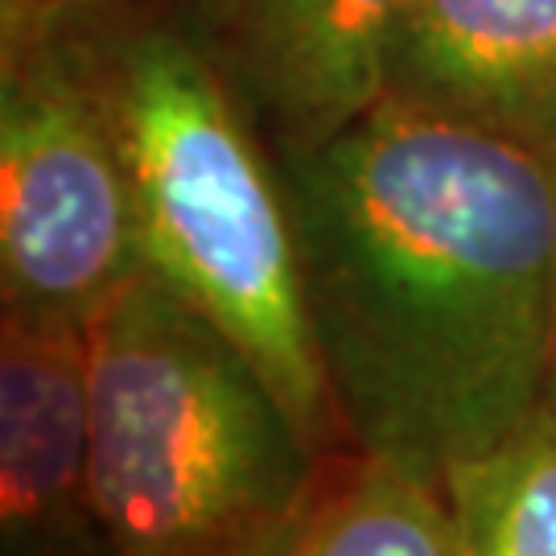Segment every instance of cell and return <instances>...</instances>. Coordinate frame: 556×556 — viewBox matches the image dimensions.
Listing matches in <instances>:
<instances>
[{
    "instance_id": "cell-8",
    "label": "cell",
    "mask_w": 556,
    "mask_h": 556,
    "mask_svg": "<svg viewBox=\"0 0 556 556\" xmlns=\"http://www.w3.org/2000/svg\"><path fill=\"white\" fill-rule=\"evenodd\" d=\"M277 556H457L454 511L445 486L358 454L321 478Z\"/></svg>"
},
{
    "instance_id": "cell-7",
    "label": "cell",
    "mask_w": 556,
    "mask_h": 556,
    "mask_svg": "<svg viewBox=\"0 0 556 556\" xmlns=\"http://www.w3.org/2000/svg\"><path fill=\"white\" fill-rule=\"evenodd\" d=\"M0 519L17 548L59 553L91 516V326L4 309L0 321Z\"/></svg>"
},
{
    "instance_id": "cell-10",
    "label": "cell",
    "mask_w": 556,
    "mask_h": 556,
    "mask_svg": "<svg viewBox=\"0 0 556 556\" xmlns=\"http://www.w3.org/2000/svg\"><path fill=\"white\" fill-rule=\"evenodd\" d=\"M548 408L556 413V355H553V371H548Z\"/></svg>"
},
{
    "instance_id": "cell-5",
    "label": "cell",
    "mask_w": 556,
    "mask_h": 556,
    "mask_svg": "<svg viewBox=\"0 0 556 556\" xmlns=\"http://www.w3.org/2000/svg\"><path fill=\"white\" fill-rule=\"evenodd\" d=\"M404 0H178L174 21L219 71L273 157H298L388 96Z\"/></svg>"
},
{
    "instance_id": "cell-6",
    "label": "cell",
    "mask_w": 556,
    "mask_h": 556,
    "mask_svg": "<svg viewBox=\"0 0 556 556\" xmlns=\"http://www.w3.org/2000/svg\"><path fill=\"white\" fill-rule=\"evenodd\" d=\"M383 100L556 165V0H404Z\"/></svg>"
},
{
    "instance_id": "cell-1",
    "label": "cell",
    "mask_w": 556,
    "mask_h": 556,
    "mask_svg": "<svg viewBox=\"0 0 556 556\" xmlns=\"http://www.w3.org/2000/svg\"><path fill=\"white\" fill-rule=\"evenodd\" d=\"M277 165L338 429L445 486L548 404L556 165L400 100Z\"/></svg>"
},
{
    "instance_id": "cell-2",
    "label": "cell",
    "mask_w": 556,
    "mask_h": 556,
    "mask_svg": "<svg viewBox=\"0 0 556 556\" xmlns=\"http://www.w3.org/2000/svg\"><path fill=\"white\" fill-rule=\"evenodd\" d=\"M83 21L128 157L144 273L211 321L326 450L338 417L273 149L174 17L83 0Z\"/></svg>"
},
{
    "instance_id": "cell-4",
    "label": "cell",
    "mask_w": 556,
    "mask_h": 556,
    "mask_svg": "<svg viewBox=\"0 0 556 556\" xmlns=\"http://www.w3.org/2000/svg\"><path fill=\"white\" fill-rule=\"evenodd\" d=\"M140 268L137 202L83 0L4 38V309L91 321Z\"/></svg>"
},
{
    "instance_id": "cell-3",
    "label": "cell",
    "mask_w": 556,
    "mask_h": 556,
    "mask_svg": "<svg viewBox=\"0 0 556 556\" xmlns=\"http://www.w3.org/2000/svg\"><path fill=\"white\" fill-rule=\"evenodd\" d=\"M87 326L103 548L277 556L326 475L264 376L144 268Z\"/></svg>"
},
{
    "instance_id": "cell-9",
    "label": "cell",
    "mask_w": 556,
    "mask_h": 556,
    "mask_svg": "<svg viewBox=\"0 0 556 556\" xmlns=\"http://www.w3.org/2000/svg\"><path fill=\"white\" fill-rule=\"evenodd\" d=\"M457 556H556V413L445 478Z\"/></svg>"
}]
</instances>
